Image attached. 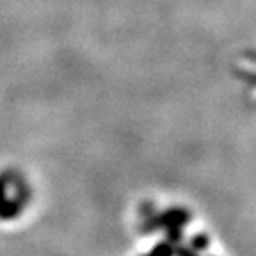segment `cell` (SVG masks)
<instances>
[{
  "label": "cell",
  "mask_w": 256,
  "mask_h": 256,
  "mask_svg": "<svg viewBox=\"0 0 256 256\" xmlns=\"http://www.w3.org/2000/svg\"><path fill=\"white\" fill-rule=\"evenodd\" d=\"M16 185L18 180L12 172H0V219H11L20 210V206L11 200V190Z\"/></svg>",
  "instance_id": "obj_1"
}]
</instances>
